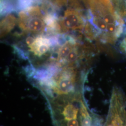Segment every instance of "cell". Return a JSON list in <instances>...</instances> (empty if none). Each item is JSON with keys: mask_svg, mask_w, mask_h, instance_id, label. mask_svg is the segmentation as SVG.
Here are the masks:
<instances>
[{"mask_svg": "<svg viewBox=\"0 0 126 126\" xmlns=\"http://www.w3.org/2000/svg\"><path fill=\"white\" fill-rule=\"evenodd\" d=\"M108 126H116L115 124H113V123H111V124H109V125H108Z\"/></svg>", "mask_w": 126, "mask_h": 126, "instance_id": "d6986e66", "label": "cell"}, {"mask_svg": "<svg viewBox=\"0 0 126 126\" xmlns=\"http://www.w3.org/2000/svg\"><path fill=\"white\" fill-rule=\"evenodd\" d=\"M77 113L76 108L72 105H69L64 108L63 114L66 120H71L76 118Z\"/></svg>", "mask_w": 126, "mask_h": 126, "instance_id": "277c9868", "label": "cell"}, {"mask_svg": "<svg viewBox=\"0 0 126 126\" xmlns=\"http://www.w3.org/2000/svg\"><path fill=\"white\" fill-rule=\"evenodd\" d=\"M51 75L48 70L45 69H41L36 72L34 78L37 80H42L45 79L51 78Z\"/></svg>", "mask_w": 126, "mask_h": 126, "instance_id": "52a82bcc", "label": "cell"}, {"mask_svg": "<svg viewBox=\"0 0 126 126\" xmlns=\"http://www.w3.org/2000/svg\"><path fill=\"white\" fill-rule=\"evenodd\" d=\"M102 1H103V2H111L112 1V0H100Z\"/></svg>", "mask_w": 126, "mask_h": 126, "instance_id": "ac0fdd59", "label": "cell"}, {"mask_svg": "<svg viewBox=\"0 0 126 126\" xmlns=\"http://www.w3.org/2000/svg\"><path fill=\"white\" fill-rule=\"evenodd\" d=\"M35 41V39H34L32 36H28L26 38V42L27 45L30 47V46L32 45L34 43Z\"/></svg>", "mask_w": 126, "mask_h": 126, "instance_id": "2e32d148", "label": "cell"}, {"mask_svg": "<svg viewBox=\"0 0 126 126\" xmlns=\"http://www.w3.org/2000/svg\"><path fill=\"white\" fill-rule=\"evenodd\" d=\"M16 18L12 15H9L1 22L0 35L4 36L9 33L13 28L15 24Z\"/></svg>", "mask_w": 126, "mask_h": 126, "instance_id": "3957f363", "label": "cell"}, {"mask_svg": "<svg viewBox=\"0 0 126 126\" xmlns=\"http://www.w3.org/2000/svg\"><path fill=\"white\" fill-rule=\"evenodd\" d=\"M85 23V18L76 10L69 9L65 11L62 21V27L65 30L82 29Z\"/></svg>", "mask_w": 126, "mask_h": 126, "instance_id": "6da1fadb", "label": "cell"}, {"mask_svg": "<svg viewBox=\"0 0 126 126\" xmlns=\"http://www.w3.org/2000/svg\"><path fill=\"white\" fill-rule=\"evenodd\" d=\"M25 72L28 76H32L36 73L34 68L32 65H28L25 68Z\"/></svg>", "mask_w": 126, "mask_h": 126, "instance_id": "8fae6325", "label": "cell"}, {"mask_svg": "<svg viewBox=\"0 0 126 126\" xmlns=\"http://www.w3.org/2000/svg\"><path fill=\"white\" fill-rule=\"evenodd\" d=\"M72 74L68 72H63L59 83V90L63 93H68L73 89Z\"/></svg>", "mask_w": 126, "mask_h": 126, "instance_id": "7a4b0ae2", "label": "cell"}, {"mask_svg": "<svg viewBox=\"0 0 126 126\" xmlns=\"http://www.w3.org/2000/svg\"><path fill=\"white\" fill-rule=\"evenodd\" d=\"M33 0H18L17 7L18 9L25 10L31 7Z\"/></svg>", "mask_w": 126, "mask_h": 126, "instance_id": "ba28073f", "label": "cell"}, {"mask_svg": "<svg viewBox=\"0 0 126 126\" xmlns=\"http://www.w3.org/2000/svg\"><path fill=\"white\" fill-rule=\"evenodd\" d=\"M14 10L13 6L9 2V0H0L1 15L9 13Z\"/></svg>", "mask_w": 126, "mask_h": 126, "instance_id": "5b68a950", "label": "cell"}, {"mask_svg": "<svg viewBox=\"0 0 126 126\" xmlns=\"http://www.w3.org/2000/svg\"><path fill=\"white\" fill-rule=\"evenodd\" d=\"M59 0H56V2L57 3H58V2H59Z\"/></svg>", "mask_w": 126, "mask_h": 126, "instance_id": "ffe728a7", "label": "cell"}, {"mask_svg": "<svg viewBox=\"0 0 126 126\" xmlns=\"http://www.w3.org/2000/svg\"><path fill=\"white\" fill-rule=\"evenodd\" d=\"M14 48L15 49V50L16 51V53L18 54L21 58L24 59H26L28 58L26 54H25L22 50H21L20 48H18L16 46H14Z\"/></svg>", "mask_w": 126, "mask_h": 126, "instance_id": "7c38bea8", "label": "cell"}, {"mask_svg": "<svg viewBox=\"0 0 126 126\" xmlns=\"http://www.w3.org/2000/svg\"><path fill=\"white\" fill-rule=\"evenodd\" d=\"M120 47L122 52L126 55V34L125 37L122 40Z\"/></svg>", "mask_w": 126, "mask_h": 126, "instance_id": "4fadbf2b", "label": "cell"}, {"mask_svg": "<svg viewBox=\"0 0 126 126\" xmlns=\"http://www.w3.org/2000/svg\"><path fill=\"white\" fill-rule=\"evenodd\" d=\"M40 81L41 84L46 86L47 87H54L56 85L55 82L53 79H51V78H48Z\"/></svg>", "mask_w": 126, "mask_h": 126, "instance_id": "30bf717a", "label": "cell"}, {"mask_svg": "<svg viewBox=\"0 0 126 126\" xmlns=\"http://www.w3.org/2000/svg\"><path fill=\"white\" fill-rule=\"evenodd\" d=\"M80 112H81L82 116L83 117H84V118L89 116V114H88V113L87 112V111L86 109V107H85V106L83 104H82L81 109H80Z\"/></svg>", "mask_w": 126, "mask_h": 126, "instance_id": "9a60e30c", "label": "cell"}, {"mask_svg": "<svg viewBox=\"0 0 126 126\" xmlns=\"http://www.w3.org/2000/svg\"><path fill=\"white\" fill-rule=\"evenodd\" d=\"M68 126H79V123L78 122L75 120L72 119L70 120L67 124Z\"/></svg>", "mask_w": 126, "mask_h": 126, "instance_id": "e0dca14e", "label": "cell"}, {"mask_svg": "<svg viewBox=\"0 0 126 126\" xmlns=\"http://www.w3.org/2000/svg\"><path fill=\"white\" fill-rule=\"evenodd\" d=\"M79 55L78 52L77 51L76 49H73L70 51V52L68 55L66 57V60L68 62H73L75 61L78 58Z\"/></svg>", "mask_w": 126, "mask_h": 126, "instance_id": "9c48e42d", "label": "cell"}, {"mask_svg": "<svg viewBox=\"0 0 126 126\" xmlns=\"http://www.w3.org/2000/svg\"><path fill=\"white\" fill-rule=\"evenodd\" d=\"M72 44L69 42L65 45H63L59 51L58 58L60 59L66 58L72 49Z\"/></svg>", "mask_w": 126, "mask_h": 126, "instance_id": "8992f818", "label": "cell"}, {"mask_svg": "<svg viewBox=\"0 0 126 126\" xmlns=\"http://www.w3.org/2000/svg\"><path fill=\"white\" fill-rule=\"evenodd\" d=\"M92 123L91 118L90 116L84 118L82 122V126H91Z\"/></svg>", "mask_w": 126, "mask_h": 126, "instance_id": "5bb4252c", "label": "cell"}]
</instances>
